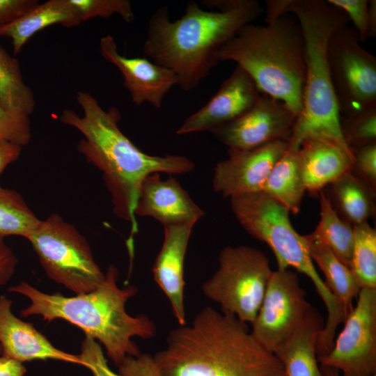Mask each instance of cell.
Returning <instances> with one entry per match:
<instances>
[{"label":"cell","mask_w":376,"mask_h":376,"mask_svg":"<svg viewBox=\"0 0 376 376\" xmlns=\"http://www.w3.org/2000/svg\"><path fill=\"white\" fill-rule=\"evenodd\" d=\"M189 1L184 15L171 22L167 6L150 16L143 52L154 63L175 73L185 91L195 89L219 61L221 48L246 24L264 13L256 0Z\"/></svg>","instance_id":"1"},{"label":"cell","mask_w":376,"mask_h":376,"mask_svg":"<svg viewBox=\"0 0 376 376\" xmlns=\"http://www.w3.org/2000/svg\"><path fill=\"white\" fill-rule=\"evenodd\" d=\"M76 97L83 115L65 109L60 120L83 135L77 149L102 171L114 213L131 223L132 241L133 235L138 232L134 209L143 179L155 173H186L194 170V164L182 155L156 156L143 152L120 130L118 109H104L94 97L84 91L77 92Z\"/></svg>","instance_id":"2"},{"label":"cell","mask_w":376,"mask_h":376,"mask_svg":"<svg viewBox=\"0 0 376 376\" xmlns=\"http://www.w3.org/2000/svg\"><path fill=\"white\" fill-rule=\"evenodd\" d=\"M152 358L164 376H284L279 359L246 323L210 306L172 329Z\"/></svg>","instance_id":"3"},{"label":"cell","mask_w":376,"mask_h":376,"mask_svg":"<svg viewBox=\"0 0 376 376\" xmlns=\"http://www.w3.org/2000/svg\"><path fill=\"white\" fill-rule=\"evenodd\" d=\"M119 272L109 265L105 279L95 290L75 297L61 293L47 294L27 282L10 286L8 291L26 297L30 304L20 312L22 317L41 316L50 322L63 319L77 326L102 343L107 356L118 366L127 356L141 352L132 340L134 337L150 339L156 335L154 322L145 314L129 315L125 310L127 300L137 293L134 285L119 288Z\"/></svg>","instance_id":"4"},{"label":"cell","mask_w":376,"mask_h":376,"mask_svg":"<svg viewBox=\"0 0 376 376\" xmlns=\"http://www.w3.org/2000/svg\"><path fill=\"white\" fill-rule=\"evenodd\" d=\"M265 3L266 23L291 14L299 22L304 41L303 109L288 141V148L297 150L304 139L320 137L333 141L352 152L341 133L327 58L329 38L336 30L348 25L347 16L324 0H267Z\"/></svg>","instance_id":"5"},{"label":"cell","mask_w":376,"mask_h":376,"mask_svg":"<svg viewBox=\"0 0 376 376\" xmlns=\"http://www.w3.org/2000/svg\"><path fill=\"white\" fill-rule=\"evenodd\" d=\"M219 61H231L251 77L261 94L285 104L298 117L306 79L303 34L296 17L284 14L258 25L242 26L220 50Z\"/></svg>","instance_id":"6"},{"label":"cell","mask_w":376,"mask_h":376,"mask_svg":"<svg viewBox=\"0 0 376 376\" xmlns=\"http://www.w3.org/2000/svg\"><path fill=\"white\" fill-rule=\"evenodd\" d=\"M230 204L244 229L270 247L278 269L291 267L306 275L324 302L327 315L337 314L340 306L318 273L303 235L292 227L289 210L263 191L233 196Z\"/></svg>","instance_id":"7"},{"label":"cell","mask_w":376,"mask_h":376,"mask_svg":"<svg viewBox=\"0 0 376 376\" xmlns=\"http://www.w3.org/2000/svg\"><path fill=\"white\" fill-rule=\"evenodd\" d=\"M26 240L49 278L76 295L91 292L104 281L87 240L60 214L41 220Z\"/></svg>","instance_id":"8"},{"label":"cell","mask_w":376,"mask_h":376,"mask_svg":"<svg viewBox=\"0 0 376 376\" xmlns=\"http://www.w3.org/2000/svg\"><path fill=\"white\" fill-rule=\"evenodd\" d=\"M272 273L267 257L247 246H226L219 255V267L202 285L203 295L221 312L252 324Z\"/></svg>","instance_id":"9"},{"label":"cell","mask_w":376,"mask_h":376,"mask_svg":"<svg viewBox=\"0 0 376 376\" xmlns=\"http://www.w3.org/2000/svg\"><path fill=\"white\" fill-rule=\"evenodd\" d=\"M360 43L348 25L336 30L328 43L331 82L342 116L376 109V58Z\"/></svg>","instance_id":"10"},{"label":"cell","mask_w":376,"mask_h":376,"mask_svg":"<svg viewBox=\"0 0 376 376\" xmlns=\"http://www.w3.org/2000/svg\"><path fill=\"white\" fill-rule=\"evenodd\" d=\"M343 323L331 351L318 362L342 376L376 375V288H361Z\"/></svg>","instance_id":"11"},{"label":"cell","mask_w":376,"mask_h":376,"mask_svg":"<svg viewBox=\"0 0 376 376\" xmlns=\"http://www.w3.org/2000/svg\"><path fill=\"white\" fill-rule=\"evenodd\" d=\"M297 274L289 269L272 271L251 333L274 353L292 334L311 306Z\"/></svg>","instance_id":"12"},{"label":"cell","mask_w":376,"mask_h":376,"mask_svg":"<svg viewBox=\"0 0 376 376\" xmlns=\"http://www.w3.org/2000/svg\"><path fill=\"white\" fill-rule=\"evenodd\" d=\"M297 119L283 102L261 94L249 111L212 133L228 149L246 150L276 141H288Z\"/></svg>","instance_id":"13"},{"label":"cell","mask_w":376,"mask_h":376,"mask_svg":"<svg viewBox=\"0 0 376 376\" xmlns=\"http://www.w3.org/2000/svg\"><path fill=\"white\" fill-rule=\"evenodd\" d=\"M288 147V141L279 140L246 150L228 149V158L214 168V190L230 198L262 191L272 169Z\"/></svg>","instance_id":"14"},{"label":"cell","mask_w":376,"mask_h":376,"mask_svg":"<svg viewBox=\"0 0 376 376\" xmlns=\"http://www.w3.org/2000/svg\"><path fill=\"white\" fill-rule=\"evenodd\" d=\"M261 93L249 74L237 65L215 95L189 116L176 130L177 134L210 131L224 126L249 111Z\"/></svg>","instance_id":"15"},{"label":"cell","mask_w":376,"mask_h":376,"mask_svg":"<svg viewBox=\"0 0 376 376\" xmlns=\"http://www.w3.org/2000/svg\"><path fill=\"white\" fill-rule=\"evenodd\" d=\"M99 45L102 58L123 75V86L135 105L148 102L159 109L166 95L175 85H178V78L171 70L146 58L121 55L111 35L102 37Z\"/></svg>","instance_id":"16"},{"label":"cell","mask_w":376,"mask_h":376,"mask_svg":"<svg viewBox=\"0 0 376 376\" xmlns=\"http://www.w3.org/2000/svg\"><path fill=\"white\" fill-rule=\"evenodd\" d=\"M204 214L175 178L164 180L155 173L143 179L134 209L135 217H151L164 227L197 222Z\"/></svg>","instance_id":"17"},{"label":"cell","mask_w":376,"mask_h":376,"mask_svg":"<svg viewBox=\"0 0 376 376\" xmlns=\"http://www.w3.org/2000/svg\"><path fill=\"white\" fill-rule=\"evenodd\" d=\"M196 224L190 221L164 227L163 243L152 269L154 280L168 298L179 325L186 324L184 263Z\"/></svg>","instance_id":"18"},{"label":"cell","mask_w":376,"mask_h":376,"mask_svg":"<svg viewBox=\"0 0 376 376\" xmlns=\"http://www.w3.org/2000/svg\"><path fill=\"white\" fill-rule=\"evenodd\" d=\"M12 301L0 295V345L2 354L21 363L34 359H56L83 366L79 355L55 347L31 323L16 317Z\"/></svg>","instance_id":"19"},{"label":"cell","mask_w":376,"mask_h":376,"mask_svg":"<svg viewBox=\"0 0 376 376\" xmlns=\"http://www.w3.org/2000/svg\"><path fill=\"white\" fill-rule=\"evenodd\" d=\"M306 191L319 193L351 171L353 155L333 141L308 137L297 150Z\"/></svg>","instance_id":"20"},{"label":"cell","mask_w":376,"mask_h":376,"mask_svg":"<svg viewBox=\"0 0 376 376\" xmlns=\"http://www.w3.org/2000/svg\"><path fill=\"white\" fill-rule=\"evenodd\" d=\"M323 318L312 306L292 334L274 352L284 376H323L318 366L317 345Z\"/></svg>","instance_id":"21"},{"label":"cell","mask_w":376,"mask_h":376,"mask_svg":"<svg viewBox=\"0 0 376 376\" xmlns=\"http://www.w3.org/2000/svg\"><path fill=\"white\" fill-rule=\"evenodd\" d=\"M82 22L81 15L71 0H49L0 29V37L10 38L14 54H19L37 32L53 24L73 27Z\"/></svg>","instance_id":"22"},{"label":"cell","mask_w":376,"mask_h":376,"mask_svg":"<svg viewBox=\"0 0 376 376\" xmlns=\"http://www.w3.org/2000/svg\"><path fill=\"white\" fill-rule=\"evenodd\" d=\"M303 237L313 262L323 272L327 286L347 318L354 308L353 300L357 298L361 290L350 268L312 233Z\"/></svg>","instance_id":"23"},{"label":"cell","mask_w":376,"mask_h":376,"mask_svg":"<svg viewBox=\"0 0 376 376\" xmlns=\"http://www.w3.org/2000/svg\"><path fill=\"white\" fill-rule=\"evenodd\" d=\"M262 191L290 212H299L306 189L297 150L288 147L272 169Z\"/></svg>","instance_id":"24"},{"label":"cell","mask_w":376,"mask_h":376,"mask_svg":"<svg viewBox=\"0 0 376 376\" xmlns=\"http://www.w3.org/2000/svg\"><path fill=\"white\" fill-rule=\"evenodd\" d=\"M331 186L332 197L343 219L354 226L366 222L373 216L375 191L352 171Z\"/></svg>","instance_id":"25"},{"label":"cell","mask_w":376,"mask_h":376,"mask_svg":"<svg viewBox=\"0 0 376 376\" xmlns=\"http://www.w3.org/2000/svg\"><path fill=\"white\" fill-rule=\"evenodd\" d=\"M320 220L312 233L350 268L354 245V226L340 217L329 196L319 191Z\"/></svg>","instance_id":"26"},{"label":"cell","mask_w":376,"mask_h":376,"mask_svg":"<svg viewBox=\"0 0 376 376\" xmlns=\"http://www.w3.org/2000/svg\"><path fill=\"white\" fill-rule=\"evenodd\" d=\"M36 102L22 79L18 60L0 45V105L6 111L29 117Z\"/></svg>","instance_id":"27"},{"label":"cell","mask_w":376,"mask_h":376,"mask_svg":"<svg viewBox=\"0 0 376 376\" xmlns=\"http://www.w3.org/2000/svg\"><path fill=\"white\" fill-rule=\"evenodd\" d=\"M40 221L19 192L0 186V239L10 235L27 239Z\"/></svg>","instance_id":"28"},{"label":"cell","mask_w":376,"mask_h":376,"mask_svg":"<svg viewBox=\"0 0 376 376\" xmlns=\"http://www.w3.org/2000/svg\"><path fill=\"white\" fill-rule=\"evenodd\" d=\"M353 226L350 269L361 288H376V230L368 221Z\"/></svg>","instance_id":"29"},{"label":"cell","mask_w":376,"mask_h":376,"mask_svg":"<svg viewBox=\"0 0 376 376\" xmlns=\"http://www.w3.org/2000/svg\"><path fill=\"white\" fill-rule=\"evenodd\" d=\"M342 10L354 25L360 42L376 35L375 0H327Z\"/></svg>","instance_id":"30"},{"label":"cell","mask_w":376,"mask_h":376,"mask_svg":"<svg viewBox=\"0 0 376 376\" xmlns=\"http://www.w3.org/2000/svg\"><path fill=\"white\" fill-rule=\"evenodd\" d=\"M340 127L350 150L376 143V109L355 116H340Z\"/></svg>","instance_id":"31"},{"label":"cell","mask_w":376,"mask_h":376,"mask_svg":"<svg viewBox=\"0 0 376 376\" xmlns=\"http://www.w3.org/2000/svg\"><path fill=\"white\" fill-rule=\"evenodd\" d=\"M80 13L81 20L93 17L108 18L114 14L127 22H132L134 13L128 0H71Z\"/></svg>","instance_id":"32"},{"label":"cell","mask_w":376,"mask_h":376,"mask_svg":"<svg viewBox=\"0 0 376 376\" xmlns=\"http://www.w3.org/2000/svg\"><path fill=\"white\" fill-rule=\"evenodd\" d=\"M0 139L21 147L27 145L31 139L29 118L8 111L0 105Z\"/></svg>","instance_id":"33"},{"label":"cell","mask_w":376,"mask_h":376,"mask_svg":"<svg viewBox=\"0 0 376 376\" xmlns=\"http://www.w3.org/2000/svg\"><path fill=\"white\" fill-rule=\"evenodd\" d=\"M353 164L351 171L374 191L376 188V143L351 149Z\"/></svg>","instance_id":"34"},{"label":"cell","mask_w":376,"mask_h":376,"mask_svg":"<svg viewBox=\"0 0 376 376\" xmlns=\"http://www.w3.org/2000/svg\"><path fill=\"white\" fill-rule=\"evenodd\" d=\"M79 355L83 366L90 370L93 376H123L111 370L101 346L90 336L86 335Z\"/></svg>","instance_id":"35"},{"label":"cell","mask_w":376,"mask_h":376,"mask_svg":"<svg viewBox=\"0 0 376 376\" xmlns=\"http://www.w3.org/2000/svg\"><path fill=\"white\" fill-rule=\"evenodd\" d=\"M123 376H164L154 362L152 356L141 354L136 357L127 356L117 366Z\"/></svg>","instance_id":"36"},{"label":"cell","mask_w":376,"mask_h":376,"mask_svg":"<svg viewBox=\"0 0 376 376\" xmlns=\"http://www.w3.org/2000/svg\"><path fill=\"white\" fill-rule=\"evenodd\" d=\"M38 3V0H0V29L22 17Z\"/></svg>","instance_id":"37"},{"label":"cell","mask_w":376,"mask_h":376,"mask_svg":"<svg viewBox=\"0 0 376 376\" xmlns=\"http://www.w3.org/2000/svg\"><path fill=\"white\" fill-rule=\"evenodd\" d=\"M18 259L4 239H0V286L6 285L15 273Z\"/></svg>","instance_id":"38"},{"label":"cell","mask_w":376,"mask_h":376,"mask_svg":"<svg viewBox=\"0 0 376 376\" xmlns=\"http://www.w3.org/2000/svg\"><path fill=\"white\" fill-rule=\"evenodd\" d=\"M22 148L8 141L0 139V175L8 165L19 158Z\"/></svg>","instance_id":"39"},{"label":"cell","mask_w":376,"mask_h":376,"mask_svg":"<svg viewBox=\"0 0 376 376\" xmlns=\"http://www.w3.org/2000/svg\"><path fill=\"white\" fill-rule=\"evenodd\" d=\"M26 372L22 363L0 355V376H24Z\"/></svg>","instance_id":"40"},{"label":"cell","mask_w":376,"mask_h":376,"mask_svg":"<svg viewBox=\"0 0 376 376\" xmlns=\"http://www.w3.org/2000/svg\"><path fill=\"white\" fill-rule=\"evenodd\" d=\"M320 368L323 376H340L339 371L334 368L321 365Z\"/></svg>","instance_id":"41"},{"label":"cell","mask_w":376,"mask_h":376,"mask_svg":"<svg viewBox=\"0 0 376 376\" xmlns=\"http://www.w3.org/2000/svg\"><path fill=\"white\" fill-rule=\"evenodd\" d=\"M1 354H2V348H1V346L0 345V355H1Z\"/></svg>","instance_id":"42"}]
</instances>
